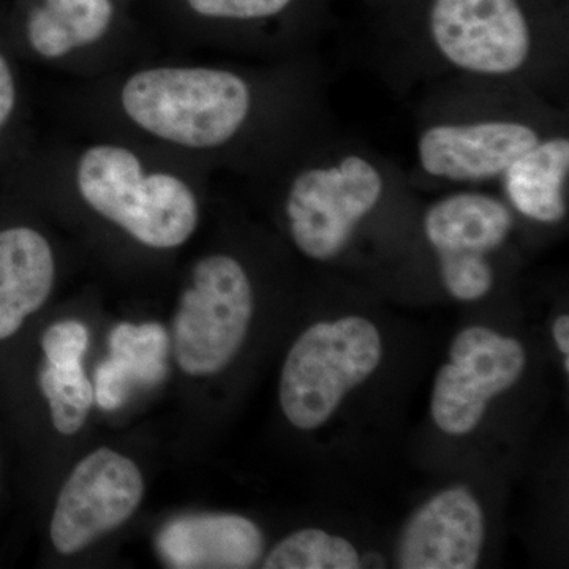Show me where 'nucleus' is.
<instances>
[{
    "instance_id": "4",
    "label": "nucleus",
    "mask_w": 569,
    "mask_h": 569,
    "mask_svg": "<svg viewBox=\"0 0 569 569\" xmlns=\"http://www.w3.org/2000/svg\"><path fill=\"white\" fill-rule=\"evenodd\" d=\"M568 108L522 84L479 78L427 81L415 119L413 187H485L546 134Z\"/></svg>"
},
{
    "instance_id": "14",
    "label": "nucleus",
    "mask_w": 569,
    "mask_h": 569,
    "mask_svg": "<svg viewBox=\"0 0 569 569\" xmlns=\"http://www.w3.org/2000/svg\"><path fill=\"white\" fill-rule=\"evenodd\" d=\"M257 523L236 515H190L168 522L157 537V552L176 569H246L263 556Z\"/></svg>"
},
{
    "instance_id": "18",
    "label": "nucleus",
    "mask_w": 569,
    "mask_h": 569,
    "mask_svg": "<svg viewBox=\"0 0 569 569\" xmlns=\"http://www.w3.org/2000/svg\"><path fill=\"white\" fill-rule=\"evenodd\" d=\"M358 550L347 539L306 529L282 539L264 560L266 569H356Z\"/></svg>"
},
{
    "instance_id": "17",
    "label": "nucleus",
    "mask_w": 569,
    "mask_h": 569,
    "mask_svg": "<svg viewBox=\"0 0 569 569\" xmlns=\"http://www.w3.org/2000/svg\"><path fill=\"white\" fill-rule=\"evenodd\" d=\"M110 358L97 367L93 397L100 408L114 411L133 391L162 383L168 376V340L157 323L116 326L110 335Z\"/></svg>"
},
{
    "instance_id": "20",
    "label": "nucleus",
    "mask_w": 569,
    "mask_h": 569,
    "mask_svg": "<svg viewBox=\"0 0 569 569\" xmlns=\"http://www.w3.org/2000/svg\"><path fill=\"white\" fill-rule=\"evenodd\" d=\"M89 346L88 328L77 320L59 321L51 325L41 337V348L47 356V365H82V356Z\"/></svg>"
},
{
    "instance_id": "19",
    "label": "nucleus",
    "mask_w": 569,
    "mask_h": 569,
    "mask_svg": "<svg viewBox=\"0 0 569 569\" xmlns=\"http://www.w3.org/2000/svg\"><path fill=\"white\" fill-rule=\"evenodd\" d=\"M40 389L50 403L52 425L62 436H73L84 426L91 411L93 385L82 365L43 367Z\"/></svg>"
},
{
    "instance_id": "7",
    "label": "nucleus",
    "mask_w": 569,
    "mask_h": 569,
    "mask_svg": "<svg viewBox=\"0 0 569 569\" xmlns=\"http://www.w3.org/2000/svg\"><path fill=\"white\" fill-rule=\"evenodd\" d=\"M254 284L241 258L228 252L194 261L173 323L176 362L187 376L219 373L244 343L253 317Z\"/></svg>"
},
{
    "instance_id": "22",
    "label": "nucleus",
    "mask_w": 569,
    "mask_h": 569,
    "mask_svg": "<svg viewBox=\"0 0 569 569\" xmlns=\"http://www.w3.org/2000/svg\"><path fill=\"white\" fill-rule=\"evenodd\" d=\"M553 339H556L557 347L560 353L565 356V370H569V317L560 316L553 321L552 326Z\"/></svg>"
},
{
    "instance_id": "13",
    "label": "nucleus",
    "mask_w": 569,
    "mask_h": 569,
    "mask_svg": "<svg viewBox=\"0 0 569 569\" xmlns=\"http://www.w3.org/2000/svg\"><path fill=\"white\" fill-rule=\"evenodd\" d=\"M485 535V512L470 490H443L419 508L407 523L397 549V567L477 568Z\"/></svg>"
},
{
    "instance_id": "11",
    "label": "nucleus",
    "mask_w": 569,
    "mask_h": 569,
    "mask_svg": "<svg viewBox=\"0 0 569 569\" xmlns=\"http://www.w3.org/2000/svg\"><path fill=\"white\" fill-rule=\"evenodd\" d=\"M433 385L432 419L449 436L470 433L493 397L516 385L527 365L519 340L485 328L463 329L449 350Z\"/></svg>"
},
{
    "instance_id": "1",
    "label": "nucleus",
    "mask_w": 569,
    "mask_h": 569,
    "mask_svg": "<svg viewBox=\"0 0 569 569\" xmlns=\"http://www.w3.org/2000/svg\"><path fill=\"white\" fill-rule=\"evenodd\" d=\"M91 132L118 134L209 173L264 181L335 126L316 54L288 61H141L91 80Z\"/></svg>"
},
{
    "instance_id": "24",
    "label": "nucleus",
    "mask_w": 569,
    "mask_h": 569,
    "mask_svg": "<svg viewBox=\"0 0 569 569\" xmlns=\"http://www.w3.org/2000/svg\"><path fill=\"white\" fill-rule=\"evenodd\" d=\"M565 2H568V3H569V0H565Z\"/></svg>"
},
{
    "instance_id": "12",
    "label": "nucleus",
    "mask_w": 569,
    "mask_h": 569,
    "mask_svg": "<svg viewBox=\"0 0 569 569\" xmlns=\"http://www.w3.org/2000/svg\"><path fill=\"white\" fill-rule=\"evenodd\" d=\"M144 496L137 463L110 448L86 456L59 492L51 542L62 556L81 552L132 518Z\"/></svg>"
},
{
    "instance_id": "23",
    "label": "nucleus",
    "mask_w": 569,
    "mask_h": 569,
    "mask_svg": "<svg viewBox=\"0 0 569 569\" xmlns=\"http://www.w3.org/2000/svg\"><path fill=\"white\" fill-rule=\"evenodd\" d=\"M372 13H376L378 20L389 17L399 10L407 0H362Z\"/></svg>"
},
{
    "instance_id": "9",
    "label": "nucleus",
    "mask_w": 569,
    "mask_h": 569,
    "mask_svg": "<svg viewBox=\"0 0 569 569\" xmlns=\"http://www.w3.org/2000/svg\"><path fill=\"white\" fill-rule=\"evenodd\" d=\"M516 223L503 198L482 187L449 190L422 209V236L451 298L475 302L492 293V257L507 246Z\"/></svg>"
},
{
    "instance_id": "2",
    "label": "nucleus",
    "mask_w": 569,
    "mask_h": 569,
    "mask_svg": "<svg viewBox=\"0 0 569 569\" xmlns=\"http://www.w3.org/2000/svg\"><path fill=\"white\" fill-rule=\"evenodd\" d=\"M378 24L381 62L397 86L443 77L515 82L563 107L565 0H407Z\"/></svg>"
},
{
    "instance_id": "21",
    "label": "nucleus",
    "mask_w": 569,
    "mask_h": 569,
    "mask_svg": "<svg viewBox=\"0 0 569 569\" xmlns=\"http://www.w3.org/2000/svg\"><path fill=\"white\" fill-rule=\"evenodd\" d=\"M20 88L9 56L0 50V137L17 118Z\"/></svg>"
},
{
    "instance_id": "16",
    "label": "nucleus",
    "mask_w": 569,
    "mask_h": 569,
    "mask_svg": "<svg viewBox=\"0 0 569 569\" xmlns=\"http://www.w3.org/2000/svg\"><path fill=\"white\" fill-rule=\"evenodd\" d=\"M58 277L50 239L31 224L0 230V340L47 305Z\"/></svg>"
},
{
    "instance_id": "8",
    "label": "nucleus",
    "mask_w": 569,
    "mask_h": 569,
    "mask_svg": "<svg viewBox=\"0 0 569 569\" xmlns=\"http://www.w3.org/2000/svg\"><path fill=\"white\" fill-rule=\"evenodd\" d=\"M194 43L258 61L313 56L331 20L332 0H174Z\"/></svg>"
},
{
    "instance_id": "3",
    "label": "nucleus",
    "mask_w": 569,
    "mask_h": 569,
    "mask_svg": "<svg viewBox=\"0 0 569 569\" xmlns=\"http://www.w3.org/2000/svg\"><path fill=\"white\" fill-rule=\"evenodd\" d=\"M40 183L152 252L181 249L197 233L209 173L118 134L52 148Z\"/></svg>"
},
{
    "instance_id": "10",
    "label": "nucleus",
    "mask_w": 569,
    "mask_h": 569,
    "mask_svg": "<svg viewBox=\"0 0 569 569\" xmlns=\"http://www.w3.org/2000/svg\"><path fill=\"white\" fill-rule=\"evenodd\" d=\"M20 32L26 54L82 80L132 63L133 33L122 0H29Z\"/></svg>"
},
{
    "instance_id": "15",
    "label": "nucleus",
    "mask_w": 569,
    "mask_h": 569,
    "mask_svg": "<svg viewBox=\"0 0 569 569\" xmlns=\"http://www.w3.org/2000/svg\"><path fill=\"white\" fill-rule=\"evenodd\" d=\"M497 183L516 222L563 223L569 209V121L509 164Z\"/></svg>"
},
{
    "instance_id": "6",
    "label": "nucleus",
    "mask_w": 569,
    "mask_h": 569,
    "mask_svg": "<svg viewBox=\"0 0 569 569\" xmlns=\"http://www.w3.org/2000/svg\"><path fill=\"white\" fill-rule=\"evenodd\" d=\"M381 355L380 332L367 318L310 326L284 359L279 388L284 417L301 430L323 426L343 397L376 372Z\"/></svg>"
},
{
    "instance_id": "5",
    "label": "nucleus",
    "mask_w": 569,
    "mask_h": 569,
    "mask_svg": "<svg viewBox=\"0 0 569 569\" xmlns=\"http://www.w3.org/2000/svg\"><path fill=\"white\" fill-rule=\"evenodd\" d=\"M261 183L274 187L291 244L317 263L342 257L377 213L415 198L400 164L335 126L296 149Z\"/></svg>"
}]
</instances>
